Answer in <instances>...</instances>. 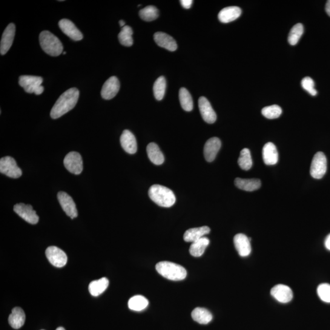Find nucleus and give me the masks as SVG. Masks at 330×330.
Wrapping results in <instances>:
<instances>
[{"label": "nucleus", "mask_w": 330, "mask_h": 330, "mask_svg": "<svg viewBox=\"0 0 330 330\" xmlns=\"http://www.w3.org/2000/svg\"><path fill=\"white\" fill-rule=\"evenodd\" d=\"M79 95V91L76 88H71L62 94L51 108V118L58 119L73 110L78 102Z\"/></svg>", "instance_id": "nucleus-1"}, {"label": "nucleus", "mask_w": 330, "mask_h": 330, "mask_svg": "<svg viewBox=\"0 0 330 330\" xmlns=\"http://www.w3.org/2000/svg\"><path fill=\"white\" fill-rule=\"evenodd\" d=\"M148 193L152 201L163 208H170L176 203L173 191L164 186L154 185L149 188Z\"/></svg>", "instance_id": "nucleus-2"}, {"label": "nucleus", "mask_w": 330, "mask_h": 330, "mask_svg": "<svg viewBox=\"0 0 330 330\" xmlns=\"http://www.w3.org/2000/svg\"><path fill=\"white\" fill-rule=\"evenodd\" d=\"M156 271L166 279L172 281H181L186 277L184 268L176 263L163 261L157 263Z\"/></svg>", "instance_id": "nucleus-3"}, {"label": "nucleus", "mask_w": 330, "mask_h": 330, "mask_svg": "<svg viewBox=\"0 0 330 330\" xmlns=\"http://www.w3.org/2000/svg\"><path fill=\"white\" fill-rule=\"evenodd\" d=\"M42 49L51 56H58L62 52V44L60 40L48 31H43L39 35Z\"/></svg>", "instance_id": "nucleus-4"}, {"label": "nucleus", "mask_w": 330, "mask_h": 330, "mask_svg": "<svg viewBox=\"0 0 330 330\" xmlns=\"http://www.w3.org/2000/svg\"><path fill=\"white\" fill-rule=\"evenodd\" d=\"M0 172L9 177L17 179L22 176V169L17 165L14 158L7 156L0 160Z\"/></svg>", "instance_id": "nucleus-5"}, {"label": "nucleus", "mask_w": 330, "mask_h": 330, "mask_svg": "<svg viewBox=\"0 0 330 330\" xmlns=\"http://www.w3.org/2000/svg\"><path fill=\"white\" fill-rule=\"evenodd\" d=\"M327 169V160L325 155L322 152L315 154L312 160L310 174L314 179H320L325 174Z\"/></svg>", "instance_id": "nucleus-6"}, {"label": "nucleus", "mask_w": 330, "mask_h": 330, "mask_svg": "<svg viewBox=\"0 0 330 330\" xmlns=\"http://www.w3.org/2000/svg\"><path fill=\"white\" fill-rule=\"evenodd\" d=\"M46 257L48 261L56 268H61L66 265L68 256L61 249L56 246H49L45 251Z\"/></svg>", "instance_id": "nucleus-7"}, {"label": "nucleus", "mask_w": 330, "mask_h": 330, "mask_svg": "<svg viewBox=\"0 0 330 330\" xmlns=\"http://www.w3.org/2000/svg\"><path fill=\"white\" fill-rule=\"evenodd\" d=\"M14 211L22 219L31 225H36L39 222L38 215L31 205H25L24 203L17 204L14 206Z\"/></svg>", "instance_id": "nucleus-8"}, {"label": "nucleus", "mask_w": 330, "mask_h": 330, "mask_svg": "<svg viewBox=\"0 0 330 330\" xmlns=\"http://www.w3.org/2000/svg\"><path fill=\"white\" fill-rule=\"evenodd\" d=\"M65 168L70 173L79 175L82 173L83 169L81 155L77 152H71L66 155L64 160Z\"/></svg>", "instance_id": "nucleus-9"}, {"label": "nucleus", "mask_w": 330, "mask_h": 330, "mask_svg": "<svg viewBox=\"0 0 330 330\" xmlns=\"http://www.w3.org/2000/svg\"><path fill=\"white\" fill-rule=\"evenodd\" d=\"M58 200L63 211L68 216L71 217V219H74L78 216L76 203L70 195L65 192L59 191L58 193Z\"/></svg>", "instance_id": "nucleus-10"}, {"label": "nucleus", "mask_w": 330, "mask_h": 330, "mask_svg": "<svg viewBox=\"0 0 330 330\" xmlns=\"http://www.w3.org/2000/svg\"><path fill=\"white\" fill-rule=\"evenodd\" d=\"M43 79L41 77L33 76H21L19 77V83L27 93H34L41 86Z\"/></svg>", "instance_id": "nucleus-11"}, {"label": "nucleus", "mask_w": 330, "mask_h": 330, "mask_svg": "<svg viewBox=\"0 0 330 330\" xmlns=\"http://www.w3.org/2000/svg\"><path fill=\"white\" fill-rule=\"evenodd\" d=\"M120 89V83L118 79L113 76L108 79L103 85L101 96L103 99L110 100L114 98L118 93Z\"/></svg>", "instance_id": "nucleus-12"}, {"label": "nucleus", "mask_w": 330, "mask_h": 330, "mask_svg": "<svg viewBox=\"0 0 330 330\" xmlns=\"http://www.w3.org/2000/svg\"><path fill=\"white\" fill-rule=\"evenodd\" d=\"M200 113L203 119L209 124H213L217 119V114L212 108L211 103L205 97H201L198 100Z\"/></svg>", "instance_id": "nucleus-13"}, {"label": "nucleus", "mask_w": 330, "mask_h": 330, "mask_svg": "<svg viewBox=\"0 0 330 330\" xmlns=\"http://www.w3.org/2000/svg\"><path fill=\"white\" fill-rule=\"evenodd\" d=\"M59 27L65 35L70 37L74 41H79L83 38V36L74 23L68 19H62L59 22Z\"/></svg>", "instance_id": "nucleus-14"}, {"label": "nucleus", "mask_w": 330, "mask_h": 330, "mask_svg": "<svg viewBox=\"0 0 330 330\" xmlns=\"http://www.w3.org/2000/svg\"><path fill=\"white\" fill-rule=\"evenodd\" d=\"M251 239L243 234H238L235 235L234 243L238 253L242 257H246L250 254L251 246Z\"/></svg>", "instance_id": "nucleus-15"}, {"label": "nucleus", "mask_w": 330, "mask_h": 330, "mask_svg": "<svg viewBox=\"0 0 330 330\" xmlns=\"http://www.w3.org/2000/svg\"><path fill=\"white\" fill-rule=\"evenodd\" d=\"M15 33L16 26L11 23L6 28L2 35L1 44H0V53L2 55H4L10 49L13 45Z\"/></svg>", "instance_id": "nucleus-16"}, {"label": "nucleus", "mask_w": 330, "mask_h": 330, "mask_svg": "<svg viewBox=\"0 0 330 330\" xmlns=\"http://www.w3.org/2000/svg\"><path fill=\"white\" fill-rule=\"evenodd\" d=\"M271 292L272 296L280 303H289L293 298V292L288 286L278 285L272 289Z\"/></svg>", "instance_id": "nucleus-17"}, {"label": "nucleus", "mask_w": 330, "mask_h": 330, "mask_svg": "<svg viewBox=\"0 0 330 330\" xmlns=\"http://www.w3.org/2000/svg\"><path fill=\"white\" fill-rule=\"evenodd\" d=\"M222 143L217 137L212 138L206 142L204 148V154L207 161L213 162L220 149Z\"/></svg>", "instance_id": "nucleus-18"}, {"label": "nucleus", "mask_w": 330, "mask_h": 330, "mask_svg": "<svg viewBox=\"0 0 330 330\" xmlns=\"http://www.w3.org/2000/svg\"><path fill=\"white\" fill-rule=\"evenodd\" d=\"M120 145L124 150L130 154H134L137 151V143L136 137L130 131L125 130L120 138Z\"/></svg>", "instance_id": "nucleus-19"}, {"label": "nucleus", "mask_w": 330, "mask_h": 330, "mask_svg": "<svg viewBox=\"0 0 330 330\" xmlns=\"http://www.w3.org/2000/svg\"><path fill=\"white\" fill-rule=\"evenodd\" d=\"M154 39L156 44L165 49L174 51L177 50V45L175 40L168 34L162 32L155 33Z\"/></svg>", "instance_id": "nucleus-20"}, {"label": "nucleus", "mask_w": 330, "mask_h": 330, "mask_svg": "<svg viewBox=\"0 0 330 330\" xmlns=\"http://www.w3.org/2000/svg\"><path fill=\"white\" fill-rule=\"evenodd\" d=\"M263 160L267 165H274L278 162V153L276 146L272 143H268L262 149Z\"/></svg>", "instance_id": "nucleus-21"}, {"label": "nucleus", "mask_w": 330, "mask_h": 330, "mask_svg": "<svg viewBox=\"0 0 330 330\" xmlns=\"http://www.w3.org/2000/svg\"><path fill=\"white\" fill-rule=\"evenodd\" d=\"M241 14H242V10L240 8L229 7L223 9L219 13L218 17L221 22L227 24L239 18Z\"/></svg>", "instance_id": "nucleus-22"}, {"label": "nucleus", "mask_w": 330, "mask_h": 330, "mask_svg": "<svg viewBox=\"0 0 330 330\" xmlns=\"http://www.w3.org/2000/svg\"><path fill=\"white\" fill-rule=\"evenodd\" d=\"M211 232V229L208 226H202V227L188 229L184 235L183 239L186 242H194L202 238L205 235L208 234Z\"/></svg>", "instance_id": "nucleus-23"}, {"label": "nucleus", "mask_w": 330, "mask_h": 330, "mask_svg": "<svg viewBox=\"0 0 330 330\" xmlns=\"http://www.w3.org/2000/svg\"><path fill=\"white\" fill-rule=\"evenodd\" d=\"M25 317L24 310L19 307H16L12 310V313L9 316L8 322L12 328L19 329L24 325Z\"/></svg>", "instance_id": "nucleus-24"}, {"label": "nucleus", "mask_w": 330, "mask_h": 330, "mask_svg": "<svg viewBox=\"0 0 330 330\" xmlns=\"http://www.w3.org/2000/svg\"><path fill=\"white\" fill-rule=\"evenodd\" d=\"M234 183L237 188L246 191L257 190L261 186L260 180L257 179H248L236 178L235 179Z\"/></svg>", "instance_id": "nucleus-25"}, {"label": "nucleus", "mask_w": 330, "mask_h": 330, "mask_svg": "<svg viewBox=\"0 0 330 330\" xmlns=\"http://www.w3.org/2000/svg\"><path fill=\"white\" fill-rule=\"evenodd\" d=\"M147 153L149 159L154 164L160 165L164 162V156L156 143H151L148 145Z\"/></svg>", "instance_id": "nucleus-26"}, {"label": "nucleus", "mask_w": 330, "mask_h": 330, "mask_svg": "<svg viewBox=\"0 0 330 330\" xmlns=\"http://www.w3.org/2000/svg\"><path fill=\"white\" fill-rule=\"evenodd\" d=\"M109 281L107 278H102L98 280L93 281L89 285V291L94 297L99 296L107 289Z\"/></svg>", "instance_id": "nucleus-27"}, {"label": "nucleus", "mask_w": 330, "mask_h": 330, "mask_svg": "<svg viewBox=\"0 0 330 330\" xmlns=\"http://www.w3.org/2000/svg\"><path fill=\"white\" fill-rule=\"evenodd\" d=\"M192 318L200 324H208L211 322L213 316L209 310L203 308H195L191 312Z\"/></svg>", "instance_id": "nucleus-28"}, {"label": "nucleus", "mask_w": 330, "mask_h": 330, "mask_svg": "<svg viewBox=\"0 0 330 330\" xmlns=\"http://www.w3.org/2000/svg\"><path fill=\"white\" fill-rule=\"evenodd\" d=\"M209 243L210 241L208 238L205 237L192 243L189 249L191 256L196 257L202 256L209 245Z\"/></svg>", "instance_id": "nucleus-29"}, {"label": "nucleus", "mask_w": 330, "mask_h": 330, "mask_svg": "<svg viewBox=\"0 0 330 330\" xmlns=\"http://www.w3.org/2000/svg\"><path fill=\"white\" fill-rule=\"evenodd\" d=\"M149 305V301L147 298L142 295H136L131 297L128 301V306L129 309L136 311H143Z\"/></svg>", "instance_id": "nucleus-30"}, {"label": "nucleus", "mask_w": 330, "mask_h": 330, "mask_svg": "<svg viewBox=\"0 0 330 330\" xmlns=\"http://www.w3.org/2000/svg\"><path fill=\"white\" fill-rule=\"evenodd\" d=\"M179 100L182 107L186 111H191L193 108V99L188 91L185 88H180Z\"/></svg>", "instance_id": "nucleus-31"}, {"label": "nucleus", "mask_w": 330, "mask_h": 330, "mask_svg": "<svg viewBox=\"0 0 330 330\" xmlns=\"http://www.w3.org/2000/svg\"><path fill=\"white\" fill-rule=\"evenodd\" d=\"M133 30L129 26H125L122 28L119 34L118 39L119 42L125 47H130L134 44V39L132 37Z\"/></svg>", "instance_id": "nucleus-32"}, {"label": "nucleus", "mask_w": 330, "mask_h": 330, "mask_svg": "<svg viewBox=\"0 0 330 330\" xmlns=\"http://www.w3.org/2000/svg\"><path fill=\"white\" fill-rule=\"evenodd\" d=\"M238 163L241 168L243 170H249L252 166V160L250 151L247 148L242 149L240 157L238 159Z\"/></svg>", "instance_id": "nucleus-33"}, {"label": "nucleus", "mask_w": 330, "mask_h": 330, "mask_svg": "<svg viewBox=\"0 0 330 330\" xmlns=\"http://www.w3.org/2000/svg\"><path fill=\"white\" fill-rule=\"evenodd\" d=\"M139 14L143 21L151 22L157 19L159 16V11L156 7H153V6H148L140 10Z\"/></svg>", "instance_id": "nucleus-34"}, {"label": "nucleus", "mask_w": 330, "mask_h": 330, "mask_svg": "<svg viewBox=\"0 0 330 330\" xmlns=\"http://www.w3.org/2000/svg\"><path fill=\"white\" fill-rule=\"evenodd\" d=\"M166 80L164 77L158 78L154 85V96L157 100H161L164 97L166 90Z\"/></svg>", "instance_id": "nucleus-35"}, {"label": "nucleus", "mask_w": 330, "mask_h": 330, "mask_svg": "<svg viewBox=\"0 0 330 330\" xmlns=\"http://www.w3.org/2000/svg\"><path fill=\"white\" fill-rule=\"evenodd\" d=\"M304 31L303 26L301 24H298L292 27L290 31L288 36V42L291 45H295L297 44L303 35Z\"/></svg>", "instance_id": "nucleus-36"}, {"label": "nucleus", "mask_w": 330, "mask_h": 330, "mask_svg": "<svg viewBox=\"0 0 330 330\" xmlns=\"http://www.w3.org/2000/svg\"><path fill=\"white\" fill-rule=\"evenodd\" d=\"M262 114L264 117L269 119H277L282 114V109L277 105L269 106L264 107L262 110Z\"/></svg>", "instance_id": "nucleus-37"}, {"label": "nucleus", "mask_w": 330, "mask_h": 330, "mask_svg": "<svg viewBox=\"0 0 330 330\" xmlns=\"http://www.w3.org/2000/svg\"><path fill=\"white\" fill-rule=\"evenodd\" d=\"M317 294L324 302L330 303V285L328 283L321 284L318 286Z\"/></svg>", "instance_id": "nucleus-38"}, {"label": "nucleus", "mask_w": 330, "mask_h": 330, "mask_svg": "<svg viewBox=\"0 0 330 330\" xmlns=\"http://www.w3.org/2000/svg\"><path fill=\"white\" fill-rule=\"evenodd\" d=\"M314 80L309 77H305L301 81V87L312 96L317 95V91L314 88Z\"/></svg>", "instance_id": "nucleus-39"}, {"label": "nucleus", "mask_w": 330, "mask_h": 330, "mask_svg": "<svg viewBox=\"0 0 330 330\" xmlns=\"http://www.w3.org/2000/svg\"><path fill=\"white\" fill-rule=\"evenodd\" d=\"M182 7L185 9H190L191 7L193 1L192 0H181L180 1Z\"/></svg>", "instance_id": "nucleus-40"}, {"label": "nucleus", "mask_w": 330, "mask_h": 330, "mask_svg": "<svg viewBox=\"0 0 330 330\" xmlns=\"http://www.w3.org/2000/svg\"><path fill=\"white\" fill-rule=\"evenodd\" d=\"M325 246L326 248L330 251V234L326 238L325 240Z\"/></svg>", "instance_id": "nucleus-41"}, {"label": "nucleus", "mask_w": 330, "mask_h": 330, "mask_svg": "<svg viewBox=\"0 0 330 330\" xmlns=\"http://www.w3.org/2000/svg\"><path fill=\"white\" fill-rule=\"evenodd\" d=\"M326 13L330 17V0L326 2L325 5Z\"/></svg>", "instance_id": "nucleus-42"}, {"label": "nucleus", "mask_w": 330, "mask_h": 330, "mask_svg": "<svg viewBox=\"0 0 330 330\" xmlns=\"http://www.w3.org/2000/svg\"><path fill=\"white\" fill-rule=\"evenodd\" d=\"M44 91V88L42 87V86H41L34 93V94H36V95H40V94H41Z\"/></svg>", "instance_id": "nucleus-43"}, {"label": "nucleus", "mask_w": 330, "mask_h": 330, "mask_svg": "<svg viewBox=\"0 0 330 330\" xmlns=\"http://www.w3.org/2000/svg\"><path fill=\"white\" fill-rule=\"evenodd\" d=\"M119 25L120 27H122L123 28L125 26V22L124 21H122V20H121V21H119Z\"/></svg>", "instance_id": "nucleus-44"}, {"label": "nucleus", "mask_w": 330, "mask_h": 330, "mask_svg": "<svg viewBox=\"0 0 330 330\" xmlns=\"http://www.w3.org/2000/svg\"><path fill=\"white\" fill-rule=\"evenodd\" d=\"M56 330H65L63 327H59V328H57Z\"/></svg>", "instance_id": "nucleus-45"}, {"label": "nucleus", "mask_w": 330, "mask_h": 330, "mask_svg": "<svg viewBox=\"0 0 330 330\" xmlns=\"http://www.w3.org/2000/svg\"><path fill=\"white\" fill-rule=\"evenodd\" d=\"M62 54H66V52H65V51H64V52H63Z\"/></svg>", "instance_id": "nucleus-46"}]
</instances>
